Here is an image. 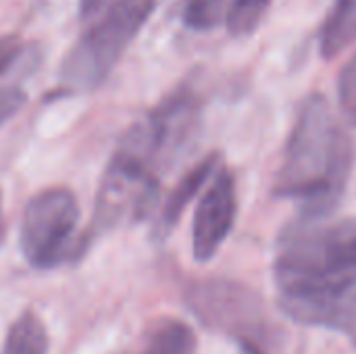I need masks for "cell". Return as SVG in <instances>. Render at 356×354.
Returning a JSON list of instances; mask_svg holds the SVG:
<instances>
[{
  "label": "cell",
  "mask_w": 356,
  "mask_h": 354,
  "mask_svg": "<svg viewBox=\"0 0 356 354\" xmlns=\"http://www.w3.org/2000/svg\"><path fill=\"white\" fill-rule=\"evenodd\" d=\"M159 192L161 175L117 148L98 186L92 225L94 232H111L144 221L154 211Z\"/></svg>",
  "instance_id": "8992f818"
},
{
  "label": "cell",
  "mask_w": 356,
  "mask_h": 354,
  "mask_svg": "<svg viewBox=\"0 0 356 354\" xmlns=\"http://www.w3.org/2000/svg\"><path fill=\"white\" fill-rule=\"evenodd\" d=\"M338 98L344 106L356 104V52L346 61L338 75Z\"/></svg>",
  "instance_id": "e0dca14e"
},
{
  "label": "cell",
  "mask_w": 356,
  "mask_h": 354,
  "mask_svg": "<svg viewBox=\"0 0 356 354\" xmlns=\"http://www.w3.org/2000/svg\"><path fill=\"white\" fill-rule=\"evenodd\" d=\"M238 215L236 177L227 167H219L207 186L194 213L192 252L198 263H209L234 230Z\"/></svg>",
  "instance_id": "ba28073f"
},
{
  "label": "cell",
  "mask_w": 356,
  "mask_h": 354,
  "mask_svg": "<svg viewBox=\"0 0 356 354\" xmlns=\"http://www.w3.org/2000/svg\"><path fill=\"white\" fill-rule=\"evenodd\" d=\"M48 332L35 313H23L6 332L0 354H46Z\"/></svg>",
  "instance_id": "8fae6325"
},
{
  "label": "cell",
  "mask_w": 356,
  "mask_h": 354,
  "mask_svg": "<svg viewBox=\"0 0 356 354\" xmlns=\"http://www.w3.org/2000/svg\"><path fill=\"white\" fill-rule=\"evenodd\" d=\"M156 0H115L65 54L58 81L67 92L96 90L152 15Z\"/></svg>",
  "instance_id": "7a4b0ae2"
},
{
  "label": "cell",
  "mask_w": 356,
  "mask_h": 354,
  "mask_svg": "<svg viewBox=\"0 0 356 354\" xmlns=\"http://www.w3.org/2000/svg\"><path fill=\"white\" fill-rule=\"evenodd\" d=\"M273 0H234L232 10L227 15V31L234 38H246L250 35L267 15Z\"/></svg>",
  "instance_id": "9a60e30c"
},
{
  "label": "cell",
  "mask_w": 356,
  "mask_h": 354,
  "mask_svg": "<svg viewBox=\"0 0 356 354\" xmlns=\"http://www.w3.org/2000/svg\"><path fill=\"white\" fill-rule=\"evenodd\" d=\"M353 42H356V0H336L319 31V52L330 61Z\"/></svg>",
  "instance_id": "30bf717a"
},
{
  "label": "cell",
  "mask_w": 356,
  "mask_h": 354,
  "mask_svg": "<svg viewBox=\"0 0 356 354\" xmlns=\"http://www.w3.org/2000/svg\"><path fill=\"white\" fill-rule=\"evenodd\" d=\"M186 303L204 328L227 336L246 354L277 351V328L250 286L225 277L198 280L188 286Z\"/></svg>",
  "instance_id": "3957f363"
},
{
  "label": "cell",
  "mask_w": 356,
  "mask_h": 354,
  "mask_svg": "<svg viewBox=\"0 0 356 354\" xmlns=\"http://www.w3.org/2000/svg\"><path fill=\"white\" fill-rule=\"evenodd\" d=\"M0 232H2V194H0Z\"/></svg>",
  "instance_id": "d6986e66"
},
{
  "label": "cell",
  "mask_w": 356,
  "mask_h": 354,
  "mask_svg": "<svg viewBox=\"0 0 356 354\" xmlns=\"http://www.w3.org/2000/svg\"><path fill=\"white\" fill-rule=\"evenodd\" d=\"M40 63V50L35 44L25 42L15 33L0 35V81L8 77H21L33 71Z\"/></svg>",
  "instance_id": "4fadbf2b"
},
{
  "label": "cell",
  "mask_w": 356,
  "mask_h": 354,
  "mask_svg": "<svg viewBox=\"0 0 356 354\" xmlns=\"http://www.w3.org/2000/svg\"><path fill=\"white\" fill-rule=\"evenodd\" d=\"M79 204L71 190L48 188L38 192L21 219V252L31 267L50 269L77 252Z\"/></svg>",
  "instance_id": "5b68a950"
},
{
  "label": "cell",
  "mask_w": 356,
  "mask_h": 354,
  "mask_svg": "<svg viewBox=\"0 0 356 354\" xmlns=\"http://www.w3.org/2000/svg\"><path fill=\"white\" fill-rule=\"evenodd\" d=\"M144 354H196V336L188 323L163 319L152 328Z\"/></svg>",
  "instance_id": "7c38bea8"
},
{
  "label": "cell",
  "mask_w": 356,
  "mask_h": 354,
  "mask_svg": "<svg viewBox=\"0 0 356 354\" xmlns=\"http://www.w3.org/2000/svg\"><path fill=\"white\" fill-rule=\"evenodd\" d=\"M277 307L294 323L336 332L356 348V280L282 288Z\"/></svg>",
  "instance_id": "52a82bcc"
},
{
  "label": "cell",
  "mask_w": 356,
  "mask_h": 354,
  "mask_svg": "<svg viewBox=\"0 0 356 354\" xmlns=\"http://www.w3.org/2000/svg\"><path fill=\"white\" fill-rule=\"evenodd\" d=\"M27 102V94L21 86L10 83V86H0V127L17 115L23 104Z\"/></svg>",
  "instance_id": "2e32d148"
},
{
  "label": "cell",
  "mask_w": 356,
  "mask_h": 354,
  "mask_svg": "<svg viewBox=\"0 0 356 354\" xmlns=\"http://www.w3.org/2000/svg\"><path fill=\"white\" fill-rule=\"evenodd\" d=\"M202 98L192 81L179 83L121 138L119 150L148 165L154 173L173 167L198 140Z\"/></svg>",
  "instance_id": "277c9868"
},
{
  "label": "cell",
  "mask_w": 356,
  "mask_h": 354,
  "mask_svg": "<svg viewBox=\"0 0 356 354\" xmlns=\"http://www.w3.org/2000/svg\"><path fill=\"white\" fill-rule=\"evenodd\" d=\"M355 167V142L338 123L330 100L311 94L300 104L280 171L273 182L277 198L300 202V225L336 211Z\"/></svg>",
  "instance_id": "6da1fadb"
},
{
  "label": "cell",
  "mask_w": 356,
  "mask_h": 354,
  "mask_svg": "<svg viewBox=\"0 0 356 354\" xmlns=\"http://www.w3.org/2000/svg\"><path fill=\"white\" fill-rule=\"evenodd\" d=\"M219 167H221V154L211 152L202 161H198L192 169H188V173L171 190V194L167 196V200H165V204H163V209L159 213L156 227H154L156 238H167L171 234V230L177 225L179 217L188 209V204L213 179V175L219 171Z\"/></svg>",
  "instance_id": "9c48e42d"
},
{
  "label": "cell",
  "mask_w": 356,
  "mask_h": 354,
  "mask_svg": "<svg viewBox=\"0 0 356 354\" xmlns=\"http://www.w3.org/2000/svg\"><path fill=\"white\" fill-rule=\"evenodd\" d=\"M234 0H186L181 23L192 31H211L227 21Z\"/></svg>",
  "instance_id": "5bb4252c"
},
{
  "label": "cell",
  "mask_w": 356,
  "mask_h": 354,
  "mask_svg": "<svg viewBox=\"0 0 356 354\" xmlns=\"http://www.w3.org/2000/svg\"><path fill=\"white\" fill-rule=\"evenodd\" d=\"M115 0H77V10L81 21H92L98 19Z\"/></svg>",
  "instance_id": "ac0fdd59"
}]
</instances>
